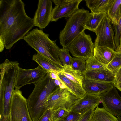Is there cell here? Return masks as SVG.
I'll return each mask as SVG.
<instances>
[{
  "label": "cell",
  "instance_id": "obj_17",
  "mask_svg": "<svg viewBox=\"0 0 121 121\" xmlns=\"http://www.w3.org/2000/svg\"><path fill=\"white\" fill-rule=\"evenodd\" d=\"M116 52L106 47H95L94 49L93 57L101 63L107 65L114 57Z\"/></svg>",
  "mask_w": 121,
  "mask_h": 121
},
{
  "label": "cell",
  "instance_id": "obj_27",
  "mask_svg": "<svg viewBox=\"0 0 121 121\" xmlns=\"http://www.w3.org/2000/svg\"><path fill=\"white\" fill-rule=\"evenodd\" d=\"M86 60L81 58L72 57L71 65L73 69L83 72L86 69Z\"/></svg>",
  "mask_w": 121,
  "mask_h": 121
},
{
  "label": "cell",
  "instance_id": "obj_24",
  "mask_svg": "<svg viewBox=\"0 0 121 121\" xmlns=\"http://www.w3.org/2000/svg\"><path fill=\"white\" fill-rule=\"evenodd\" d=\"M92 120L93 121H118L117 118L103 107H97L95 110Z\"/></svg>",
  "mask_w": 121,
  "mask_h": 121
},
{
  "label": "cell",
  "instance_id": "obj_32",
  "mask_svg": "<svg viewBox=\"0 0 121 121\" xmlns=\"http://www.w3.org/2000/svg\"><path fill=\"white\" fill-rule=\"evenodd\" d=\"M53 110H46L37 121H54L52 117Z\"/></svg>",
  "mask_w": 121,
  "mask_h": 121
},
{
  "label": "cell",
  "instance_id": "obj_30",
  "mask_svg": "<svg viewBox=\"0 0 121 121\" xmlns=\"http://www.w3.org/2000/svg\"><path fill=\"white\" fill-rule=\"evenodd\" d=\"M112 25L114 32V40L116 49L118 47L120 43L121 32V17L117 24Z\"/></svg>",
  "mask_w": 121,
  "mask_h": 121
},
{
  "label": "cell",
  "instance_id": "obj_23",
  "mask_svg": "<svg viewBox=\"0 0 121 121\" xmlns=\"http://www.w3.org/2000/svg\"><path fill=\"white\" fill-rule=\"evenodd\" d=\"M107 15L106 13L104 12L90 13L85 23L86 29L95 32L98 25Z\"/></svg>",
  "mask_w": 121,
  "mask_h": 121
},
{
  "label": "cell",
  "instance_id": "obj_3",
  "mask_svg": "<svg viewBox=\"0 0 121 121\" xmlns=\"http://www.w3.org/2000/svg\"><path fill=\"white\" fill-rule=\"evenodd\" d=\"M48 73L41 80L34 84L32 92L27 99L28 110L33 121H37L46 110L44 106L47 98L57 86Z\"/></svg>",
  "mask_w": 121,
  "mask_h": 121
},
{
  "label": "cell",
  "instance_id": "obj_29",
  "mask_svg": "<svg viewBox=\"0 0 121 121\" xmlns=\"http://www.w3.org/2000/svg\"><path fill=\"white\" fill-rule=\"evenodd\" d=\"M70 111L65 107H61L53 111L52 117L54 121L64 119L69 113Z\"/></svg>",
  "mask_w": 121,
  "mask_h": 121
},
{
  "label": "cell",
  "instance_id": "obj_20",
  "mask_svg": "<svg viewBox=\"0 0 121 121\" xmlns=\"http://www.w3.org/2000/svg\"><path fill=\"white\" fill-rule=\"evenodd\" d=\"M87 6L91 10V12L99 13L102 12L107 13L114 0H85Z\"/></svg>",
  "mask_w": 121,
  "mask_h": 121
},
{
  "label": "cell",
  "instance_id": "obj_14",
  "mask_svg": "<svg viewBox=\"0 0 121 121\" xmlns=\"http://www.w3.org/2000/svg\"><path fill=\"white\" fill-rule=\"evenodd\" d=\"M101 102L99 96L86 93L73 106L70 111L83 114L89 110L95 109Z\"/></svg>",
  "mask_w": 121,
  "mask_h": 121
},
{
  "label": "cell",
  "instance_id": "obj_35",
  "mask_svg": "<svg viewBox=\"0 0 121 121\" xmlns=\"http://www.w3.org/2000/svg\"><path fill=\"white\" fill-rule=\"evenodd\" d=\"M58 73H59L54 72H51L49 73L50 77L52 79L54 80H59L60 79L59 77Z\"/></svg>",
  "mask_w": 121,
  "mask_h": 121
},
{
  "label": "cell",
  "instance_id": "obj_16",
  "mask_svg": "<svg viewBox=\"0 0 121 121\" xmlns=\"http://www.w3.org/2000/svg\"><path fill=\"white\" fill-rule=\"evenodd\" d=\"M83 73L85 78L89 79L113 83L115 80V74L108 69L90 70Z\"/></svg>",
  "mask_w": 121,
  "mask_h": 121
},
{
  "label": "cell",
  "instance_id": "obj_18",
  "mask_svg": "<svg viewBox=\"0 0 121 121\" xmlns=\"http://www.w3.org/2000/svg\"><path fill=\"white\" fill-rule=\"evenodd\" d=\"M32 59L44 69L49 72H54L60 73L63 68L38 52L33 56Z\"/></svg>",
  "mask_w": 121,
  "mask_h": 121
},
{
  "label": "cell",
  "instance_id": "obj_5",
  "mask_svg": "<svg viewBox=\"0 0 121 121\" xmlns=\"http://www.w3.org/2000/svg\"><path fill=\"white\" fill-rule=\"evenodd\" d=\"M90 13L82 8L67 17L66 25L60 31L59 38L63 48H67L73 41L86 29V22Z\"/></svg>",
  "mask_w": 121,
  "mask_h": 121
},
{
  "label": "cell",
  "instance_id": "obj_33",
  "mask_svg": "<svg viewBox=\"0 0 121 121\" xmlns=\"http://www.w3.org/2000/svg\"><path fill=\"white\" fill-rule=\"evenodd\" d=\"M95 109H91L82 114L78 121H91Z\"/></svg>",
  "mask_w": 121,
  "mask_h": 121
},
{
  "label": "cell",
  "instance_id": "obj_19",
  "mask_svg": "<svg viewBox=\"0 0 121 121\" xmlns=\"http://www.w3.org/2000/svg\"><path fill=\"white\" fill-rule=\"evenodd\" d=\"M60 73L74 83L82 86L85 76L82 72L73 69L70 65H65Z\"/></svg>",
  "mask_w": 121,
  "mask_h": 121
},
{
  "label": "cell",
  "instance_id": "obj_21",
  "mask_svg": "<svg viewBox=\"0 0 121 121\" xmlns=\"http://www.w3.org/2000/svg\"><path fill=\"white\" fill-rule=\"evenodd\" d=\"M58 74L60 79L71 93L78 98H82L83 97L86 92L82 86L74 83L60 73Z\"/></svg>",
  "mask_w": 121,
  "mask_h": 121
},
{
  "label": "cell",
  "instance_id": "obj_7",
  "mask_svg": "<svg viewBox=\"0 0 121 121\" xmlns=\"http://www.w3.org/2000/svg\"><path fill=\"white\" fill-rule=\"evenodd\" d=\"M10 117V121H33L28 110L27 99L20 89L17 87L11 97Z\"/></svg>",
  "mask_w": 121,
  "mask_h": 121
},
{
  "label": "cell",
  "instance_id": "obj_1",
  "mask_svg": "<svg viewBox=\"0 0 121 121\" xmlns=\"http://www.w3.org/2000/svg\"><path fill=\"white\" fill-rule=\"evenodd\" d=\"M21 0H0V35L5 47L10 49L35 25L33 19L26 14Z\"/></svg>",
  "mask_w": 121,
  "mask_h": 121
},
{
  "label": "cell",
  "instance_id": "obj_37",
  "mask_svg": "<svg viewBox=\"0 0 121 121\" xmlns=\"http://www.w3.org/2000/svg\"><path fill=\"white\" fill-rule=\"evenodd\" d=\"M0 121H10V116L5 117L3 116H0Z\"/></svg>",
  "mask_w": 121,
  "mask_h": 121
},
{
  "label": "cell",
  "instance_id": "obj_10",
  "mask_svg": "<svg viewBox=\"0 0 121 121\" xmlns=\"http://www.w3.org/2000/svg\"><path fill=\"white\" fill-rule=\"evenodd\" d=\"M49 73L39 65L37 67L30 69L19 67L15 87L20 89L26 85L35 84L41 80Z\"/></svg>",
  "mask_w": 121,
  "mask_h": 121
},
{
  "label": "cell",
  "instance_id": "obj_2",
  "mask_svg": "<svg viewBox=\"0 0 121 121\" xmlns=\"http://www.w3.org/2000/svg\"><path fill=\"white\" fill-rule=\"evenodd\" d=\"M19 64L6 59L0 65V114L10 116V104L17 81Z\"/></svg>",
  "mask_w": 121,
  "mask_h": 121
},
{
  "label": "cell",
  "instance_id": "obj_31",
  "mask_svg": "<svg viewBox=\"0 0 121 121\" xmlns=\"http://www.w3.org/2000/svg\"><path fill=\"white\" fill-rule=\"evenodd\" d=\"M82 114L70 111L69 114L64 119L56 121H78Z\"/></svg>",
  "mask_w": 121,
  "mask_h": 121
},
{
  "label": "cell",
  "instance_id": "obj_6",
  "mask_svg": "<svg viewBox=\"0 0 121 121\" xmlns=\"http://www.w3.org/2000/svg\"><path fill=\"white\" fill-rule=\"evenodd\" d=\"M67 88L61 89L59 86L47 98L44 104L46 110H54L65 107L70 111L71 108L79 99Z\"/></svg>",
  "mask_w": 121,
  "mask_h": 121
},
{
  "label": "cell",
  "instance_id": "obj_4",
  "mask_svg": "<svg viewBox=\"0 0 121 121\" xmlns=\"http://www.w3.org/2000/svg\"><path fill=\"white\" fill-rule=\"evenodd\" d=\"M49 35L37 28L29 31L23 38L28 44L39 52L59 66L64 68L59 57L60 48L56 40H52Z\"/></svg>",
  "mask_w": 121,
  "mask_h": 121
},
{
  "label": "cell",
  "instance_id": "obj_13",
  "mask_svg": "<svg viewBox=\"0 0 121 121\" xmlns=\"http://www.w3.org/2000/svg\"><path fill=\"white\" fill-rule=\"evenodd\" d=\"M82 0H66L62 4L56 5L52 9L51 21H56L63 17H68L78 10Z\"/></svg>",
  "mask_w": 121,
  "mask_h": 121
},
{
  "label": "cell",
  "instance_id": "obj_34",
  "mask_svg": "<svg viewBox=\"0 0 121 121\" xmlns=\"http://www.w3.org/2000/svg\"><path fill=\"white\" fill-rule=\"evenodd\" d=\"M115 74V79L114 83L121 82V67Z\"/></svg>",
  "mask_w": 121,
  "mask_h": 121
},
{
  "label": "cell",
  "instance_id": "obj_36",
  "mask_svg": "<svg viewBox=\"0 0 121 121\" xmlns=\"http://www.w3.org/2000/svg\"><path fill=\"white\" fill-rule=\"evenodd\" d=\"M5 47L3 39L2 36L0 35V52H2Z\"/></svg>",
  "mask_w": 121,
  "mask_h": 121
},
{
  "label": "cell",
  "instance_id": "obj_12",
  "mask_svg": "<svg viewBox=\"0 0 121 121\" xmlns=\"http://www.w3.org/2000/svg\"><path fill=\"white\" fill-rule=\"evenodd\" d=\"M51 0H39L33 20L35 26L45 28L51 21L52 10Z\"/></svg>",
  "mask_w": 121,
  "mask_h": 121
},
{
  "label": "cell",
  "instance_id": "obj_40",
  "mask_svg": "<svg viewBox=\"0 0 121 121\" xmlns=\"http://www.w3.org/2000/svg\"><path fill=\"white\" fill-rule=\"evenodd\" d=\"M91 121H92V120H91Z\"/></svg>",
  "mask_w": 121,
  "mask_h": 121
},
{
  "label": "cell",
  "instance_id": "obj_22",
  "mask_svg": "<svg viewBox=\"0 0 121 121\" xmlns=\"http://www.w3.org/2000/svg\"><path fill=\"white\" fill-rule=\"evenodd\" d=\"M107 14L112 25L117 24L121 17V0H114Z\"/></svg>",
  "mask_w": 121,
  "mask_h": 121
},
{
  "label": "cell",
  "instance_id": "obj_38",
  "mask_svg": "<svg viewBox=\"0 0 121 121\" xmlns=\"http://www.w3.org/2000/svg\"><path fill=\"white\" fill-rule=\"evenodd\" d=\"M115 51L117 52H121V32L120 35L119 45L118 47L115 49Z\"/></svg>",
  "mask_w": 121,
  "mask_h": 121
},
{
  "label": "cell",
  "instance_id": "obj_26",
  "mask_svg": "<svg viewBox=\"0 0 121 121\" xmlns=\"http://www.w3.org/2000/svg\"><path fill=\"white\" fill-rule=\"evenodd\" d=\"M99 69H108L106 65L100 62L93 56L86 60V70Z\"/></svg>",
  "mask_w": 121,
  "mask_h": 121
},
{
  "label": "cell",
  "instance_id": "obj_11",
  "mask_svg": "<svg viewBox=\"0 0 121 121\" xmlns=\"http://www.w3.org/2000/svg\"><path fill=\"white\" fill-rule=\"evenodd\" d=\"M99 96L104 108L115 116H121V97L114 83L111 88Z\"/></svg>",
  "mask_w": 121,
  "mask_h": 121
},
{
  "label": "cell",
  "instance_id": "obj_39",
  "mask_svg": "<svg viewBox=\"0 0 121 121\" xmlns=\"http://www.w3.org/2000/svg\"><path fill=\"white\" fill-rule=\"evenodd\" d=\"M114 84L115 87L121 91V82Z\"/></svg>",
  "mask_w": 121,
  "mask_h": 121
},
{
  "label": "cell",
  "instance_id": "obj_8",
  "mask_svg": "<svg viewBox=\"0 0 121 121\" xmlns=\"http://www.w3.org/2000/svg\"><path fill=\"white\" fill-rule=\"evenodd\" d=\"M95 46L91 37L84 31L75 39L68 46L72 56L87 60L93 56Z\"/></svg>",
  "mask_w": 121,
  "mask_h": 121
},
{
  "label": "cell",
  "instance_id": "obj_25",
  "mask_svg": "<svg viewBox=\"0 0 121 121\" xmlns=\"http://www.w3.org/2000/svg\"><path fill=\"white\" fill-rule=\"evenodd\" d=\"M106 66L108 70L115 74L121 67V52H116L114 57Z\"/></svg>",
  "mask_w": 121,
  "mask_h": 121
},
{
  "label": "cell",
  "instance_id": "obj_9",
  "mask_svg": "<svg viewBox=\"0 0 121 121\" xmlns=\"http://www.w3.org/2000/svg\"><path fill=\"white\" fill-rule=\"evenodd\" d=\"M95 33L96 35L94 43L95 47L103 46L115 50L114 32L111 22L107 15L98 25Z\"/></svg>",
  "mask_w": 121,
  "mask_h": 121
},
{
  "label": "cell",
  "instance_id": "obj_28",
  "mask_svg": "<svg viewBox=\"0 0 121 121\" xmlns=\"http://www.w3.org/2000/svg\"><path fill=\"white\" fill-rule=\"evenodd\" d=\"M69 51L68 48H60L59 52L60 60L63 65H70L72 57L70 56Z\"/></svg>",
  "mask_w": 121,
  "mask_h": 121
},
{
  "label": "cell",
  "instance_id": "obj_15",
  "mask_svg": "<svg viewBox=\"0 0 121 121\" xmlns=\"http://www.w3.org/2000/svg\"><path fill=\"white\" fill-rule=\"evenodd\" d=\"M113 84L85 78L82 87L86 93L99 96L111 88Z\"/></svg>",
  "mask_w": 121,
  "mask_h": 121
}]
</instances>
